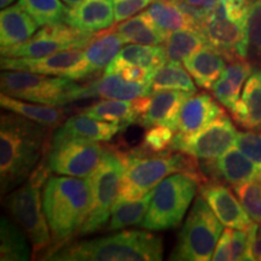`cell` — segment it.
Masks as SVG:
<instances>
[{"instance_id": "cell-30", "label": "cell", "mask_w": 261, "mask_h": 261, "mask_svg": "<svg viewBox=\"0 0 261 261\" xmlns=\"http://www.w3.org/2000/svg\"><path fill=\"white\" fill-rule=\"evenodd\" d=\"M83 113L94 119L117 123L123 128L138 121L140 112L135 100L104 99L85 108Z\"/></svg>"}, {"instance_id": "cell-38", "label": "cell", "mask_w": 261, "mask_h": 261, "mask_svg": "<svg viewBox=\"0 0 261 261\" xmlns=\"http://www.w3.org/2000/svg\"><path fill=\"white\" fill-rule=\"evenodd\" d=\"M248 56L261 62V0H254L249 5Z\"/></svg>"}, {"instance_id": "cell-21", "label": "cell", "mask_w": 261, "mask_h": 261, "mask_svg": "<svg viewBox=\"0 0 261 261\" xmlns=\"http://www.w3.org/2000/svg\"><path fill=\"white\" fill-rule=\"evenodd\" d=\"M225 60L217 48L208 44L182 62L195 83L202 89L210 90L224 73Z\"/></svg>"}, {"instance_id": "cell-19", "label": "cell", "mask_w": 261, "mask_h": 261, "mask_svg": "<svg viewBox=\"0 0 261 261\" xmlns=\"http://www.w3.org/2000/svg\"><path fill=\"white\" fill-rule=\"evenodd\" d=\"M224 110L208 93L189 98L181 108L178 120V133L190 136L224 115Z\"/></svg>"}, {"instance_id": "cell-22", "label": "cell", "mask_w": 261, "mask_h": 261, "mask_svg": "<svg viewBox=\"0 0 261 261\" xmlns=\"http://www.w3.org/2000/svg\"><path fill=\"white\" fill-rule=\"evenodd\" d=\"M165 47L159 45H128L120 50L119 55L107 67L104 74H119L127 65L146 68L152 74L167 63Z\"/></svg>"}, {"instance_id": "cell-32", "label": "cell", "mask_w": 261, "mask_h": 261, "mask_svg": "<svg viewBox=\"0 0 261 261\" xmlns=\"http://www.w3.org/2000/svg\"><path fill=\"white\" fill-rule=\"evenodd\" d=\"M163 44L168 60L180 62L208 45V41L200 29L190 28L169 32Z\"/></svg>"}, {"instance_id": "cell-40", "label": "cell", "mask_w": 261, "mask_h": 261, "mask_svg": "<svg viewBox=\"0 0 261 261\" xmlns=\"http://www.w3.org/2000/svg\"><path fill=\"white\" fill-rule=\"evenodd\" d=\"M174 130L167 126L149 127L143 139L142 148L150 152H163L172 149Z\"/></svg>"}, {"instance_id": "cell-11", "label": "cell", "mask_w": 261, "mask_h": 261, "mask_svg": "<svg viewBox=\"0 0 261 261\" xmlns=\"http://www.w3.org/2000/svg\"><path fill=\"white\" fill-rule=\"evenodd\" d=\"M106 149L96 140L52 135L46 152L50 172L68 177L89 178L99 165Z\"/></svg>"}, {"instance_id": "cell-26", "label": "cell", "mask_w": 261, "mask_h": 261, "mask_svg": "<svg viewBox=\"0 0 261 261\" xmlns=\"http://www.w3.org/2000/svg\"><path fill=\"white\" fill-rule=\"evenodd\" d=\"M121 129H123V127L117 123L102 121L81 113L69 117L60 128L55 130V135L76 137L96 142H108Z\"/></svg>"}, {"instance_id": "cell-1", "label": "cell", "mask_w": 261, "mask_h": 261, "mask_svg": "<svg viewBox=\"0 0 261 261\" xmlns=\"http://www.w3.org/2000/svg\"><path fill=\"white\" fill-rule=\"evenodd\" d=\"M0 121V184L4 196L23 184L47 152L52 127L11 112L3 114Z\"/></svg>"}, {"instance_id": "cell-7", "label": "cell", "mask_w": 261, "mask_h": 261, "mask_svg": "<svg viewBox=\"0 0 261 261\" xmlns=\"http://www.w3.org/2000/svg\"><path fill=\"white\" fill-rule=\"evenodd\" d=\"M62 76L3 70L0 75L2 93L33 103L62 107L80 100L81 85Z\"/></svg>"}, {"instance_id": "cell-47", "label": "cell", "mask_w": 261, "mask_h": 261, "mask_svg": "<svg viewBox=\"0 0 261 261\" xmlns=\"http://www.w3.org/2000/svg\"><path fill=\"white\" fill-rule=\"evenodd\" d=\"M65 4L70 5V6H74V5H77L80 4V3H83L84 0H63Z\"/></svg>"}, {"instance_id": "cell-33", "label": "cell", "mask_w": 261, "mask_h": 261, "mask_svg": "<svg viewBox=\"0 0 261 261\" xmlns=\"http://www.w3.org/2000/svg\"><path fill=\"white\" fill-rule=\"evenodd\" d=\"M150 84H151L152 93L166 90L187 91L191 93L197 92L195 81L189 74L187 68L182 67L177 61H169L156 70L152 74Z\"/></svg>"}, {"instance_id": "cell-43", "label": "cell", "mask_w": 261, "mask_h": 261, "mask_svg": "<svg viewBox=\"0 0 261 261\" xmlns=\"http://www.w3.org/2000/svg\"><path fill=\"white\" fill-rule=\"evenodd\" d=\"M232 228L227 227L226 230L221 233L219 238V242H218L215 250L212 256V260L215 261H226V260H232Z\"/></svg>"}, {"instance_id": "cell-36", "label": "cell", "mask_w": 261, "mask_h": 261, "mask_svg": "<svg viewBox=\"0 0 261 261\" xmlns=\"http://www.w3.org/2000/svg\"><path fill=\"white\" fill-rule=\"evenodd\" d=\"M39 27L65 23L69 8L61 0H18Z\"/></svg>"}, {"instance_id": "cell-44", "label": "cell", "mask_w": 261, "mask_h": 261, "mask_svg": "<svg viewBox=\"0 0 261 261\" xmlns=\"http://www.w3.org/2000/svg\"><path fill=\"white\" fill-rule=\"evenodd\" d=\"M119 74L130 83H150L152 76L151 71L138 65H127L120 70Z\"/></svg>"}, {"instance_id": "cell-8", "label": "cell", "mask_w": 261, "mask_h": 261, "mask_svg": "<svg viewBox=\"0 0 261 261\" xmlns=\"http://www.w3.org/2000/svg\"><path fill=\"white\" fill-rule=\"evenodd\" d=\"M224 225L202 196L192 204L178 234L169 259L174 261H208L221 236Z\"/></svg>"}, {"instance_id": "cell-10", "label": "cell", "mask_w": 261, "mask_h": 261, "mask_svg": "<svg viewBox=\"0 0 261 261\" xmlns=\"http://www.w3.org/2000/svg\"><path fill=\"white\" fill-rule=\"evenodd\" d=\"M123 166L119 152L106 149L99 165L90 175L91 210L79 234H90L100 230L112 215L113 205L119 197Z\"/></svg>"}, {"instance_id": "cell-29", "label": "cell", "mask_w": 261, "mask_h": 261, "mask_svg": "<svg viewBox=\"0 0 261 261\" xmlns=\"http://www.w3.org/2000/svg\"><path fill=\"white\" fill-rule=\"evenodd\" d=\"M0 104L8 112L18 114L32 121L52 127V128L61 125L65 119L64 110L60 107L40 103H27L23 102V99H18L5 93L0 94Z\"/></svg>"}, {"instance_id": "cell-46", "label": "cell", "mask_w": 261, "mask_h": 261, "mask_svg": "<svg viewBox=\"0 0 261 261\" xmlns=\"http://www.w3.org/2000/svg\"><path fill=\"white\" fill-rule=\"evenodd\" d=\"M14 2L15 0H0V6H2V9H5L11 5Z\"/></svg>"}, {"instance_id": "cell-37", "label": "cell", "mask_w": 261, "mask_h": 261, "mask_svg": "<svg viewBox=\"0 0 261 261\" xmlns=\"http://www.w3.org/2000/svg\"><path fill=\"white\" fill-rule=\"evenodd\" d=\"M233 188L234 194L252 220L261 223V181H248Z\"/></svg>"}, {"instance_id": "cell-15", "label": "cell", "mask_w": 261, "mask_h": 261, "mask_svg": "<svg viewBox=\"0 0 261 261\" xmlns=\"http://www.w3.org/2000/svg\"><path fill=\"white\" fill-rule=\"evenodd\" d=\"M200 191L224 226L233 230H244L255 223L233 192L225 185L219 182H204L200 185Z\"/></svg>"}, {"instance_id": "cell-9", "label": "cell", "mask_w": 261, "mask_h": 261, "mask_svg": "<svg viewBox=\"0 0 261 261\" xmlns=\"http://www.w3.org/2000/svg\"><path fill=\"white\" fill-rule=\"evenodd\" d=\"M41 187L29 179L6 196L5 207L12 220L27 234L34 256L44 260L52 250L54 241L42 205Z\"/></svg>"}, {"instance_id": "cell-17", "label": "cell", "mask_w": 261, "mask_h": 261, "mask_svg": "<svg viewBox=\"0 0 261 261\" xmlns=\"http://www.w3.org/2000/svg\"><path fill=\"white\" fill-rule=\"evenodd\" d=\"M150 94H152L150 83H130L120 74H104L100 79L81 87L80 99L100 97L104 99L135 100Z\"/></svg>"}, {"instance_id": "cell-42", "label": "cell", "mask_w": 261, "mask_h": 261, "mask_svg": "<svg viewBox=\"0 0 261 261\" xmlns=\"http://www.w3.org/2000/svg\"><path fill=\"white\" fill-rule=\"evenodd\" d=\"M152 2L155 0H114L115 22L120 23V22L126 21Z\"/></svg>"}, {"instance_id": "cell-12", "label": "cell", "mask_w": 261, "mask_h": 261, "mask_svg": "<svg viewBox=\"0 0 261 261\" xmlns=\"http://www.w3.org/2000/svg\"><path fill=\"white\" fill-rule=\"evenodd\" d=\"M96 33L81 31L67 23L45 25L23 44L2 47V57L39 58L61 51L83 50Z\"/></svg>"}, {"instance_id": "cell-13", "label": "cell", "mask_w": 261, "mask_h": 261, "mask_svg": "<svg viewBox=\"0 0 261 261\" xmlns=\"http://www.w3.org/2000/svg\"><path fill=\"white\" fill-rule=\"evenodd\" d=\"M237 129L226 114L190 136L177 133L172 150L184 152L195 159L213 161L232 148L237 139Z\"/></svg>"}, {"instance_id": "cell-4", "label": "cell", "mask_w": 261, "mask_h": 261, "mask_svg": "<svg viewBox=\"0 0 261 261\" xmlns=\"http://www.w3.org/2000/svg\"><path fill=\"white\" fill-rule=\"evenodd\" d=\"M162 240L146 231H121L112 236L63 246L45 260L55 261H159Z\"/></svg>"}, {"instance_id": "cell-14", "label": "cell", "mask_w": 261, "mask_h": 261, "mask_svg": "<svg viewBox=\"0 0 261 261\" xmlns=\"http://www.w3.org/2000/svg\"><path fill=\"white\" fill-rule=\"evenodd\" d=\"M0 67L3 70H22L71 80L86 79V63L83 50L61 51L39 58L2 57Z\"/></svg>"}, {"instance_id": "cell-3", "label": "cell", "mask_w": 261, "mask_h": 261, "mask_svg": "<svg viewBox=\"0 0 261 261\" xmlns=\"http://www.w3.org/2000/svg\"><path fill=\"white\" fill-rule=\"evenodd\" d=\"M123 172L120 184L119 197L137 200L152 191L159 182L174 173H185L201 185L205 181L196 159L179 152H150L148 150H129L119 152Z\"/></svg>"}, {"instance_id": "cell-18", "label": "cell", "mask_w": 261, "mask_h": 261, "mask_svg": "<svg viewBox=\"0 0 261 261\" xmlns=\"http://www.w3.org/2000/svg\"><path fill=\"white\" fill-rule=\"evenodd\" d=\"M115 22L114 0H84L69 9L65 23L86 32H100Z\"/></svg>"}, {"instance_id": "cell-2", "label": "cell", "mask_w": 261, "mask_h": 261, "mask_svg": "<svg viewBox=\"0 0 261 261\" xmlns=\"http://www.w3.org/2000/svg\"><path fill=\"white\" fill-rule=\"evenodd\" d=\"M91 198L89 179L57 175L45 182L42 205L56 247L54 252L80 233L90 214Z\"/></svg>"}, {"instance_id": "cell-39", "label": "cell", "mask_w": 261, "mask_h": 261, "mask_svg": "<svg viewBox=\"0 0 261 261\" xmlns=\"http://www.w3.org/2000/svg\"><path fill=\"white\" fill-rule=\"evenodd\" d=\"M256 236V223L244 230H232V260H254L253 244Z\"/></svg>"}, {"instance_id": "cell-28", "label": "cell", "mask_w": 261, "mask_h": 261, "mask_svg": "<svg viewBox=\"0 0 261 261\" xmlns=\"http://www.w3.org/2000/svg\"><path fill=\"white\" fill-rule=\"evenodd\" d=\"M231 114L247 128H261V70H254L248 77L242 96Z\"/></svg>"}, {"instance_id": "cell-45", "label": "cell", "mask_w": 261, "mask_h": 261, "mask_svg": "<svg viewBox=\"0 0 261 261\" xmlns=\"http://www.w3.org/2000/svg\"><path fill=\"white\" fill-rule=\"evenodd\" d=\"M253 256L254 260H261V236L255 238L253 244Z\"/></svg>"}, {"instance_id": "cell-27", "label": "cell", "mask_w": 261, "mask_h": 261, "mask_svg": "<svg viewBox=\"0 0 261 261\" xmlns=\"http://www.w3.org/2000/svg\"><path fill=\"white\" fill-rule=\"evenodd\" d=\"M114 27L125 44L130 42L140 45H161L168 34L152 21L146 11L135 17H129L127 21L120 22Z\"/></svg>"}, {"instance_id": "cell-6", "label": "cell", "mask_w": 261, "mask_h": 261, "mask_svg": "<svg viewBox=\"0 0 261 261\" xmlns=\"http://www.w3.org/2000/svg\"><path fill=\"white\" fill-rule=\"evenodd\" d=\"M198 182L185 173H174L159 182L140 226L150 231H165L177 227L189 210L197 191Z\"/></svg>"}, {"instance_id": "cell-16", "label": "cell", "mask_w": 261, "mask_h": 261, "mask_svg": "<svg viewBox=\"0 0 261 261\" xmlns=\"http://www.w3.org/2000/svg\"><path fill=\"white\" fill-rule=\"evenodd\" d=\"M195 93L187 91H159L150 96V103L146 113L138 120L142 126H167L173 130L178 129V120L181 108L189 98Z\"/></svg>"}, {"instance_id": "cell-48", "label": "cell", "mask_w": 261, "mask_h": 261, "mask_svg": "<svg viewBox=\"0 0 261 261\" xmlns=\"http://www.w3.org/2000/svg\"><path fill=\"white\" fill-rule=\"evenodd\" d=\"M259 233H260V236H261V225H260V227H259Z\"/></svg>"}, {"instance_id": "cell-23", "label": "cell", "mask_w": 261, "mask_h": 261, "mask_svg": "<svg viewBox=\"0 0 261 261\" xmlns=\"http://www.w3.org/2000/svg\"><path fill=\"white\" fill-rule=\"evenodd\" d=\"M39 25L21 5H12L0 12V44L11 47L23 44L37 32Z\"/></svg>"}, {"instance_id": "cell-20", "label": "cell", "mask_w": 261, "mask_h": 261, "mask_svg": "<svg viewBox=\"0 0 261 261\" xmlns=\"http://www.w3.org/2000/svg\"><path fill=\"white\" fill-rule=\"evenodd\" d=\"M125 44L115 27L97 32L92 41L84 48L85 63H86V77L100 73L112 63L119 55L121 46Z\"/></svg>"}, {"instance_id": "cell-35", "label": "cell", "mask_w": 261, "mask_h": 261, "mask_svg": "<svg viewBox=\"0 0 261 261\" xmlns=\"http://www.w3.org/2000/svg\"><path fill=\"white\" fill-rule=\"evenodd\" d=\"M2 247L0 259L2 261H25L29 260L31 249L27 243V234L17 225L2 217L0 220Z\"/></svg>"}, {"instance_id": "cell-41", "label": "cell", "mask_w": 261, "mask_h": 261, "mask_svg": "<svg viewBox=\"0 0 261 261\" xmlns=\"http://www.w3.org/2000/svg\"><path fill=\"white\" fill-rule=\"evenodd\" d=\"M234 145L259 168L261 174V133L255 130L240 132Z\"/></svg>"}, {"instance_id": "cell-25", "label": "cell", "mask_w": 261, "mask_h": 261, "mask_svg": "<svg viewBox=\"0 0 261 261\" xmlns=\"http://www.w3.org/2000/svg\"><path fill=\"white\" fill-rule=\"evenodd\" d=\"M212 168L233 187L253 180L261 181L259 168L236 145L218 158L212 165Z\"/></svg>"}, {"instance_id": "cell-24", "label": "cell", "mask_w": 261, "mask_h": 261, "mask_svg": "<svg viewBox=\"0 0 261 261\" xmlns=\"http://www.w3.org/2000/svg\"><path fill=\"white\" fill-rule=\"evenodd\" d=\"M253 71L252 64L244 60L231 61V63L225 68L224 73L212 87L215 98L224 107H226L230 113H232L236 108V104L240 100L242 86Z\"/></svg>"}, {"instance_id": "cell-5", "label": "cell", "mask_w": 261, "mask_h": 261, "mask_svg": "<svg viewBox=\"0 0 261 261\" xmlns=\"http://www.w3.org/2000/svg\"><path fill=\"white\" fill-rule=\"evenodd\" d=\"M252 0H223L198 25L208 44L226 60L248 57V14Z\"/></svg>"}, {"instance_id": "cell-31", "label": "cell", "mask_w": 261, "mask_h": 261, "mask_svg": "<svg viewBox=\"0 0 261 261\" xmlns=\"http://www.w3.org/2000/svg\"><path fill=\"white\" fill-rule=\"evenodd\" d=\"M146 12L152 18V21L166 33L198 28L195 19L173 0H155L146 10Z\"/></svg>"}, {"instance_id": "cell-34", "label": "cell", "mask_w": 261, "mask_h": 261, "mask_svg": "<svg viewBox=\"0 0 261 261\" xmlns=\"http://www.w3.org/2000/svg\"><path fill=\"white\" fill-rule=\"evenodd\" d=\"M150 198H151V191L137 200H125L117 197L115 204L113 205L112 218L107 230L116 231L127 226L142 224L148 212Z\"/></svg>"}]
</instances>
